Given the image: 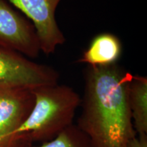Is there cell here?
I'll list each match as a JSON object with an SVG mask.
<instances>
[{
	"label": "cell",
	"instance_id": "6da1fadb",
	"mask_svg": "<svg viewBox=\"0 0 147 147\" xmlns=\"http://www.w3.org/2000/svg\"><path fill=\"white\" fill-rule=\"evenodd\" d=\"M76 126L93 147H125L137 135L128 102L132 74L118 63L87 65Z\"/></svg>",
	"mask_w": 147,
	"mask_h": 147
},
{
	"label": "cell",
	"instance_id": "7a4b0ae2",
	"mask_svg": "<svg viewBox=\"0 0 147 147\" xmlns=\"http://www.w3.org/2000/svg\"><path fill=\"white\" fill-rule=\"evenodd\" d=\"M32 91L34 107L12 134V140L18 147H31L33 142L45 143L54 139L73 124L81 104V97L65 84L42 86Z\"/></svg>",
	"mask_w": 147,
	"mask_h": 147
},
{
	"label": "cell",
	"instance_id": "3957f363",
	"mask_svg": "<svg viewBox=\"0 0 147 147\" xmlns=\"http://www.w3.org/2000/svg\"><path fill=\"white\" fill-rule=\"evenodd\" d=\"M59 79V74L51 66L0 46V85L34 89L57 84Z\"/></svg>",
	"mask_w": 147,
	"mask_h": 147
},
{
	"label": "cell",
	"instance_id": "277c9868",
	"mask_svg": "<svg viewBox=\"0 0 147 147\" xmlns=\"http://www.w3.org/2000/svg\"><path fill=\"white\" fill-rule=\"evenodd\" d=\"M33 24L39 39L40 50L46 55L63 45L65 36L59 27L57 8L61 0H7Z\"/></svg>",
	"mask_w": 147,
	"mask_h": 147
},
{
	"label": "cell",
	"instance_id": "5b68a950",
	"mask_svg": "<svg viewBox=\"0 0 147 147\" xmlns=\"http://www.w3.org/2000/svg\"><path fill=\"white\" fill-rule=\"evenodd\" d=\"M0 46L28 58H37L41 53L33 24L7 0H0Z\"/></svg>",
	"mask_w": 147,
	"mask_h": 147
},
{
	"label": "cell",
	"instance_id": "8992f818",
	"mask_svg": "<svg viewBox=\"0 0 147 147\" xmlns=\"http://www.w3.org/2000/svg\"><path fill=\"white\" fill-rule=\"evenodd\" d=\"M34 103L32 89L0 85V147H18L12 134L28 117Z\"/></svg>",
	"mask_w": 147,
	"mask_h": 147
},
{
	"label": "cell",
	"instance_id": "52a82bcc",
	"mask_svg": "<svg viewBox=\"0 0 147 147\" xmlns=\"http://www.w3.org/2000/svg\"><path fill=\"white\" fill-rule=\"evenodd\" d=\"M123 51L121 40L110 33H102L93 38L77 62L90 66H104L117 63Z\"/></svg>",
	"mask_w": 147,
	"mask_h": 147
},
{
	"label": "cell",
	"instance_id": "ba28073f",
	"mask_svg": "<svg viewBox=\"0 0 147 147\" xmlns=\"http://www.w3.org/2000/svg\"><path fill=\"white\" fill-rule=\"evenodd\" d=\"M128 102L137 134H147V78L132 75L128 87Z\"/></svg>",
	"mask_w": 147,
	"mask_h": 147
},
{
	"label": "cell",
	"instance_id": "9c48e42d",
	"mask_svg": "<svg viewBox=\"0 0 147 147\" xmlns=\"http://www.w3.org/2000/svg\"><path fill=\"white\" fill-rule=\"evenodd\" d=\"M35 147H93L87 136L72 124L56 138Z\"/></svg>",
	"mask_w": 147,
	"mask_h": 147
},
{
	"label": "cell",
	"instance_id": "30bf717a",
	"mask_svg": "<svg viewBox=\"0 0 147 147\" xmlns=\"http://www.w3.org/2000/svg\"><path fill=\"white\" fill-rule=\"evenodd\" d=\"M125 147H147V134H137L128 141Z\"/></svg>",
	"mask_w": 147,
	"mask_h": 147
}]
</instances>
